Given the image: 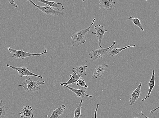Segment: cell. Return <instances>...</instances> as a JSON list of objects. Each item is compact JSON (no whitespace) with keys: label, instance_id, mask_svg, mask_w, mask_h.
I'll use <instances>...</instances> for the list:
<instances>
[{"label":"cell","instance_id":"cell-1","mask_svg":"<svg viewBox=\"0 0 159 118\" xmlns=\"http://www.w3.org/2000/svg\"><path fill=\"white\" fill-rule=\"evenodd\" d=\"M96 20L97 19L96 18H94L89 27L87 28L78 31L72 36L71 39V44L72 46H79L81 44L86 42V40L84 39V37L88 32L90 31V28Z\"/></svg>","mask_w":159,"mask_h":118},{"label":"cell","instance_id":"cell-2","mask_svg":"<svg viewBox=\"0 0 159 118\" xmlns=\"http://www.w3.org/2000/svg\"><path fill=\"white\" fill-rule=\"evenodd\" d=\"M45 81L40 82L34 78H29L26 79L18 86L23 87L28 93L35 92L40 89L42 85L45 84Z\"/></svg>","mask_w":159,"mask_h":118},{"label":"cell","instance_id":"cell-3","mask_svg":"<svg viewBox=\"0 0 159 118\" xmlns=\"http://www.w3.org/2000/svg\"><path fill=\"white\" fill-rule=\"evenodd\" d=\"M8 49L10 51V53L13 54L12 57L16 59H25V58L30 57L40 56L47 53L46 48H45V50L43 51V53L40 54L27 53L22 50H15L10 47L8 48Z\"/></svg>","mask_w":159,"mask_h":118},{"label":"cell","instance_id":"cell-4","mask_svg":"<svg viewBox=\"0 0 159 118\" xmlns=\"http://www.w3.org/2000/svg\"><path fill=\"white\" fill-rule=\"evenodd\" d=\"M116 42L114 41L112 45L106 48L99 49L97 50H92L88 55L90 57L91 61H93L102 58L106 53L107 51L112 48L116 45Z\"/></svg>","mask_w":159,"mask_h":118},{"label":"cell","instance_id":"cell-5","mask_svg":"<svg viewBox=\"0 0 159 118\" xmlns=\"http://www.w3.org/2000/svg\"><path fill=\"white\" fill-rule=\"evenodd\" d=\"M27 1L30 2L36 9L41 11L44 14L52 16H60L64 15L63 12L55 10L48 6H40L36 5L32 1L28 0Z\"/></svg>","mask_w":159,"mask_h":118},{"label":"cell","instance_id":"cell-6","mask_svg":"<svg viewBox=\"0 0 159 118\" xmlns=\"http://www.w3.org/2000/svg\"><path fill=\"white\" fill-rule=\"evenodd\" d=\"M6 66L18 72V74H19L20 77H22L23 76L28 77L29 76H32L39 77V78L42 79H43V77L42 75H37L35 74V73H32L29 71L28 68L25 67V66L18 68L9 64H7Z\"/></svg>","mask_w":159,"mask_h":118},{"label":"cell","instance_id":"cell-7","mask_svg":"<svg viewBox=\"0 0 159 118\" xmlns=\"http://www.w3.org/2000/svg\"><path fill=\"white\" fill-rule=\"evenodd\" d=\"M94 29L96 31V32H92V34L96 35V37L98 39V44L100 49L102 48V40L105 33L107 32V30L103 27V26L100 24H98L95 25Z\"/></svg>","mask_w":159,"mask_h":118},{"label":"cell","instance_id":"cell-8","mask_svg":"<svg viewBox=\"0 0 159 118\" xmlns=\"http://www.w3.org/2000/svg\"><path fill=\"white\" fill-rule=\"evenodd\" d=\"M60 85L64 86L67 88L69 90L72 91L75 93L77 97L81 98H84L85 97H92V95H89L86 93L87 90V88L84 87H80L78 89L70 87L68 86H65L62 84L61 83H60Z\"/></svg>","mask_w":159,"mask_h":118},{"label":"cell","instance_id":"cell-9","mask_svg":"<svg viewBox=\"0 0 159 118\" xmlns=\"http://www.w3.org/2000/svg\"><path fill=\"white\" fill-rule=\"evenodd\" d=\"M116 2L112 0H99V9H104L107 10H113L115 7Z\"/></svg>","mask_w":159,"mask_h":118},{"label":"cell","instance_id":"cell-10","mask_svg":"<svg viewBox=\"0 0 159 118\" xmlns=\"http://www.w3.org/2000/svg\"><path fill=\"white\" fill-rule=\"evenodd\" d=\"M142 84L141 82L139 85V86L136 88V89L132 92L131 94V97L129 98V102L130 105L132 106L135 104V103L137 101L139 98L140 94H141V90Z\"/></svg>","mask_w":159,"mask_h":118},{"label":"cell","instance_id":"cell-11","mask_svg":"<svg viewBox=\"0 0 159 118\" xmlns=\"http://www.w3.org/2000/svg\"><path fill=\"white\" fill-rule=\"evenodd\" d=\"M109 65L108 64H104L97 66L94 69L93 74L92 76V78L96 79L102 76L104 72H106L105 68L108 67Z\"/></svg>","mask_w":159,"mask_h":118},{"label":"cell","instance_id":"cell-12","mask_svg":"<svg viewBox=\"0 0 159 118\" xmlns=\"http://www.w3.org/2000/svg\"><path fill=\"white\" fill-rule=\"evenodd\" d=\"M20 117L24 118H33L34 117L32 107L26 106L24 107L20 113Z\"/></svg>","mask_w":159,"mask_h":118},{"label":"cell","instance_id":"cell-13","mask_svg":"<svg viewBox=\"0 0 159 118\" xmlns=\"http://www.w3.org/2000/svg\"><path fill=\"white\" fill-rule=\"evenodd\" d=\"M36 1L44 3L52 8H54L58 10L64 9V7L61 3L59 2L57 3L52 1H45V0H38Z\"/></svg>","mask_w":159,"mask_h":118},{"label":"cell","instance_id":"cell-14","mask_svg":"<svg viewBox=\"0 0 159 118\" xmlns=\"http://www.w3.org/2000/svg\"><path fill=\"white\" fill-rule=\"evenodd\" d=\"M136 45H129L123 48H114L112 50H111L107 55V56L108 57H113L116 55L119 54L120 53L124 50H125L127 49L130 47H135Z\"/></svg>","mask_w":159,"mask_h":118},{"label":"cell","instance_id":"cell-15","mask_svg":"<svg viewBox=\"0 0 159 118\" xmlns=\"http://www.w3.org/2000/svg\"><path fill=\"white\" fill-rule=\"evenodd\" d=\"M66 107L64 105H62L58 108L54 110L51 112V115L49 118H59L64 114V111L66 109Z\"/></svg>","mask_w":159,"mask_h":118},{"label":"cell","instance_id":"cell-16","mask_svg":"<svg viewBox=\"0 0 159 118\" xmlns=\"http://www.w3.org/2000/svg\"><path fill=\"white\" fill-rule=\"evenodd\" d=\"M155 72L154 70H153L152 71V75L149 81V89L148 93L147 94L146 97L145 98L142 99L141 101H144L147 98L149 97L150 94L152 91L153 88L155 85Z\"/></svg>","mask_w":159,"mask_h":118},{"label":"cell","instance_id":"cell-17","mask_svg":"<svg viewBox=\"0 0 159 118\" xmlns=\"http://www.w3.org/2000/svg\"><path fill=\"white\" fill-rule=\"evenodd\" d=\"M88 68L87 65H81L73 68V72L79 75L81 78H83L86 75V68Z\"/></svg>","mask_w":159,"mask_h":118},{"label":"cell","instance_id":"cell-18","mask_svg":"<svg viewBox=\"0 0 159 118\" xmlns=\"http://www.w3.org/2000/svg\"><path fill=\"white\" fill-rule=\"evenodd\" d=\"M70 79L66 83H61L62 84L65 85V86H68L69 85L76 83L77 81L79 80L80 77L79 75L76 74L75 72L73 73L72 74L69 76Z\"/></svg>","mask_w":159,"mask_h":118},{"label":"cell","instance_id":"cell-19","mask_svg":"<svg viewBox=\"0 0 159 118\" xmlns=\"http://www.w3.org/2000/svg\"><path fill=\"white\" fill-rule=\"evenodd\" d=\"M128 19L129 20L131 21L136 26L141 29L142 31H144V30L143 28L142 24L139 18L131 16L129 17Z\"/></svg>","mask_w":159,"mask_h":118},{"label":"cell","instance_id":"cell-20","mask_svg":"<svg viewBox=\"0 0 159 118\" xmlns=\"http://www.w3.org/2000/svg\"><path fill=\"white\" fill-rule=\"evenodd\" d=\"M83 101L81 100L79 104L77 106V108L74 111V117L71 118H79L80 117L83 116L82 114L81 113V110L82 108V104Z\"/></svg>","mask_w":159,"mask_h":118},{"label":"cell","instance_id":"cell-21","mask_svg":"<svg viewBox=\"0 0 159 118\" xmlns=\"http://www.w3.org/2000/svg\"><path fill=\"white\" fill-rule=\"evenodd\" d=\"M3 99H1L0 102V118H2L5 116L6 112L9 109L5 107L3 104Z\"/></svg>","mask_w":159,"mask_h":118},{"label":"cell","instance_id":"cell-22","mask_svg":"<svg viewBox=\"0 0 159 118\" xmlns=\"http://www.w3.org/2000/svg\"><path fill=\"white\" fill-rule=\"evenodd\" d=\"M76 84L78 86L84 87L86 88H88V86L86 85V83L84 80L80 79L77 81Z\"/></svg>","mask_w":159,"mask_h":118},{"label":"cell","instance_id":"cell-23","mask_svg":"<svg viewBox=\"0 0 159 118\" xmlns=\"http://www.w3.org/2000/svg\"><path fill=\"white\" fill-rule=\"evenodd\" d=\"M99 104H97V107L95 108V112L94 113V116L92 117V118H97V113L98 110L99 108Z\"/></svg>","mask_w":159,"mask_h":118},{"label":"cell","instance_id":"cell-24","mask_svg":"<svg viewBox=\"0 0 159 118\" xmlns=\"http://www.w3.org/2000/svg\"><path fill=\"white\" fill-rule=\"evenodd\" d=\"M8 2L10 3V4L13 7H14L15 8H17L18 7V5L16 4L14 1H8Z\"/></svg>","mask_w":159,"mask_h":118},{"label":"cell","instance_id":"cell-25","mask_svg":"<svg viewBox=\"0 0 159 118\" xmlns=\"http://www.w3.org/2000/svg\"><path fill=\"white\" fill-rule=\"evenodd\" d=\"M158 109H159V107H157V108H155L154 110L151 111H150L151 113H153L155 111H156Z\"/></svg>","mask_w":159,"mask_h":118},{"label":"cell","instance_id":"cell-26","mask_svg":"<svg viewBox=\"0 0 159 118\" xmlns=\"http://www.w3.org/2000/svg\"><path fill=\"white\" fill-rule=\"evenodd\" d=\"M142 115L144 117H145V118H149L148 117H147L146 116H145V115H144L143 112V111H142Z\"/></svg>","mask_w":159,"mask_h":118},{"label":"cell","instance_id":"cell-27","mask_svg":"<svg viewBox=\"0 0 159 118\" xmlns=\"http://www.w3.org/2000/svg\"></svg>","mask_w":159,"mask_h":118}]
</instances>
